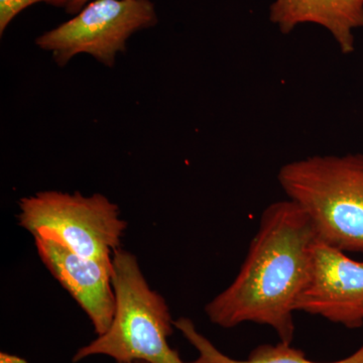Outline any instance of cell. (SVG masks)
<instances>
[{
  "label": "cell",
  "mask_w": 363,
  "mask_h": 363,
  "mask_svg": "<svg viewBox=\"0 0 363 363\" xmlns=\"http://www.w3.org/2000/svg\"><path fill=\"white\" fill-rule=\"evenodd\" d=\"M305 312L342 325L363 327V262L317 240L309 278L296 305Z\"/></svg>",
  "instance_id": "obj_6"
},
{
  "label": "cell",
  "mask_w": 363,
  "mask_h": 363,
  "mask_svg": "<svg viewBox=\"0 0 363 363\" xmlns=\"http://www.w3.org/2000/svg\"><path fill=\"white\" fill-rule=\"evenodd\" d=\"M89 1L90 0H69L65 7L67 13L77 14Z\"/></svg>",
  "instance_id": "obj_11"
},
{
  "label": "cell",
  "mask_w": 363,
  "mask_h": 363,
  "mask_svg": "<svg viewBox=\"0 0 363 363\" xmlns=\"http://www.w3.org/2000/svg\"><path fill=\"white\" fill-rule=\"evenodd\" d=\"M157 21L156 7L150 0H94L72 20L43 33L35 44L52 52L60 66L85 52L112 67L117 52L125 51L131 35Z\"/></svg>",
  "instance_id": "obj_5"
},
{
  "label": "cell",
  "mask_w": 363,
  "mask_h": 363,
  "mask_svg": "<svg viewBox=\"0 0 363 363\" xmlns=\"http://www.w3.org/2000/svg\"><path fill=\"white\" fill-rule=\"evenodd\" d=\"M112 284L116 313L111 327L79 348L72 362L102 355L116 363H187L169 346L174 321L169 306L150 288L135 255L121 248L114 252Z\"/></svg>",
  "instance_id": "obj_3"
},
{
  "label": "cell",
  "mask_w": 363,
  "mask_h": 363,
  "mask_svg": "<svg viewBox=\"0 0 363 363\" xmlns=\"http://www.w3.org/2000/svg\"><path fill=\"white\" fill-rule=\"evenodd\" d=\"M0 363H26L20 357L9 355L6 353H1L0 355Z\"/></svg>",
  "instance_id": "obj_12"
},
{
  "label": "cell",
  "mask_w": 363,
  "mask_h": 363,
  "mask_svg": "<svg viewBox=\"0 0 363 363\" xmlns=\"http://www.w3.org/2000/svg\"><path fill=\"white\" fill-rule=\"evenodd\" d=\"M38 255L52 276L89 318L98 336L108 330L116 313L113 269L44 238H33Z\"/></svg>",
  "instance_id": "obj_7"
},
{
  "label": "cell",
  "mask_w": 363,
  "mask_h": 363,
  "mask_svg": "<svg viewBox=\"0 0 363 363\" xmlns=\"http://www.w3.org/2000/svg\"><path fill=\"white\" fill-rule=\"evenodd\" d=\"M309 216L286 199L269 205L238 276L205 307L210 322L231 329L266 325L292 343L296 305L309 278L317 242Z\"/></svg>",
  "instance_id": "obj_1"
},
{
  "label": "cell",
  "mask_w": 363,
  "mask_h": 363,
  "mask_svg": "<svg viewBox=\"0 0 363 363\" xmlns=\"http://www.w3.org/2000/svg\"><path fill=\"white\" fill-rule=\"evenodd\" d=\"M69 0H0V35H4L7 26L18 14L28 7L45 2L55 7H66Z\"/></svg>",
  "instance_id": "obj_10"
},
{
  "label": "cell",
  "mask_w": 363,
  "mask_h": 363,
  "mask_svg": "<svg viewBox=\"0 0 363 363\" xmlns=\"http://www.w3.org/2000/svg\"><path fill=\"white\" fill-rule=\"evenodd\" d=\"M18 218L33 238L55 241L111 269L128 228L118 206L108 198L79 192L45 191L23 198Z\"/></svg>",
  "instance_id": "obj_4"
},
{
  "label": "cell",
  "mask_w": 363,
  "mask_h": 363,
  "mask_svg": "<svg viewBox=\"0 0 363 363\" xmlns=\"http://www.w3.org/2000/svg\"><path fill=\"white\" fill-rule=\"evenodd\" d=\"M123 363H149V362H140V360H135V362H123Z\"/></svg>",
  "instance_id": "obj_13"
},
{
  "label": "cell",
  "mask_w": 363,
  "mask_h": 363,
  "mask_svg": "<svg viewBox=\"0 0 363 363\" xmlns=\"http://www.w3.org/2000/svg\"><path fill=\"white\" fill-rule=\"evenodd\" d=\"M278 181L309 216L318 240L363 255V154L286 162Z\"/></svg>",
  "instance_id": "obj_2"
},
{
  "label": "cell",
  "mask_w": 363,
  "mask_h": 363,
  "mask_svg": "<svg viewBox=\"0 0 363 363\" xmlns=\"http://www.w3.org/2000/svg\"><path fill=\"white\" fill-rule=\"evenodd\" d=\"M174 327L197 350V358L190 363H363V344L350 357L337 362H314L306 357L304 351L284 342H279L276 345L262 344L250 353L247 359H234L222 353L209 339L202 335L189 318H179L174 321Z\"/></svg>",
  "instance_id": "obj_9"
},
{
  "label": "cell",
  "mask_w": 363,
  "mask_h": 363,
  "mask_svg": "<svg viewBox=\"0 0 363 363\" xmlns=\"http://www.w3.org/2000/svg\"><path fill=\"white\" fill-rule=\"evenodd\" d=\"M269 21L284 35L304 23L322 26L341 52L350 55L355 50L354 30L363 26V0H274Z\"/></svg>",
  "instance_id": "obj_8"
}]
</instances>
